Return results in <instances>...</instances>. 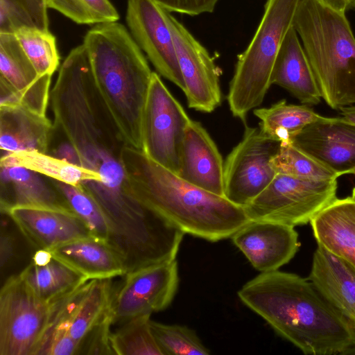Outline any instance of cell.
Returning a JSON list of instances; mask_svg holds the SVG:
<instances>
[{"mask_svg":"<svg viewBox=\"0 0 355 355\" xmlns=\"http://www.w3.org/2000/svg\"><path fill=\"white\" fill-rule=\"evenodd\" d=\"M240 300L306 354H355V326L308 279L261 272L238 291Z\"/></svg>","mask_w":355,"mask_h":355,"instance_id":"6da1fadb","label":"cell"},{"mask_svg":"<svg viewBox=\"0 0 355 355\" xmlns=\"http://www.w3.org/2000/svg\"><path fill=\"white\" fill-rule=\"evenodd\" d=\"M120 161L125 191L184 234L215 242L250 220L243 207L188 182L140 150L124 146Z\"/></svg>","mask_w":355,"mask_h":355,"instance_id":"7a4b0ae2","label":"cell"},{"mask_svg":"<svg viewBox=\"0 0 355 355\" xmlns=\"http://www.w3.org/2000/svg\"><path fill=\"white\" fill-rule=\"evenodd\" d=\"M50 101L53 128L75 150L77 165L98 172L107 157L120 158L126 144L98 90L83 44L63 61Z\"/></svg>","mask_w":355,"mask_h":355,"instance_id":"3957f363","label":"cell"},{"mask_svg":"<svg viewBox=\"0 0 355 355\" xmlns=\"http://www.w3.org/2000/svg\"><path fill=\"white\" fill-rule=\"evenodd\" d=\"M83 44L98 90L126 146L142 151V118L153 71L141 48L117 21L95 24Z\"/></svg>","mask_w":355,"mask_h":355,"instance_id":"277c9868","label":"cell"},{"mask_svg":"<svg viewBox=\"0 0 355 355\" xmlns=\"http://www.w3.org/2000/svg\"><path fill=\"white\" fill-rule=\"evenodd\" d=\"M293 26L320 95L334 110L355 105V37L345 14L320 0H300Z\"/></svg>","mask_w":355,"mask_h":355,"instance_id":"5b68a950","label":"cell"},{"mask_svg":"<svg viewBox=\"0 0 355 355\" xmlns=\"http://www.w3.org/2000/svg\"><path fill=\"white\" fill-rule=\"evenodd\" d=\"M300 0H267L259 25L246 49L238 56L227 102L234 117L245 121L260 106L272 84V73L282 42Z\"/></svg>","mask_w":355,"mask_h":355,"instance_id":"8992f818","label":"cell"},{"mask_svg":"<svg viewBox=\"0 0 355 355\" xmlns=\"http://www.w3.org/2000/svg\"><path fill=\"white\" fill-rule=\"evenodd\" d=\"M337 179L306 180L277 173L270 184L243 208L250 220L293 227L304 225L336 199Z\"/></svg>","mask_w":355,"mask_h":355,"instance_id":"52a82bcc","label":"cell"},{"mask_svg":"<svg viewBox=\"0 0 355 355\" xmlns=\"http://www.w3.org/2000/svg\"><path fill=\"white\" fill-rule=\"evenodd\" d=\"M50 317V302L19 274L8 277L0 291V355H37Z\"/></svg>","mask_w":355,"mask_h":355,"instance_id":"ba28073f","label":"cell"},{"mask_svg":"<svg viewBox=\"0 0 355 355\" xmlns=\"http://www.w3.org/2000/svg\"><path fill=\"white\" fill-rule=\"evenodd\" d=\"M191 119L182 105L153 72L142 118V151L179 175L187 128Z\"/></svg>","mask_w":355,"mask_h":355,"instance_id":"9c48e42d","label":"cell"},{"mask_svg":"<svg viewBox=\"0 0 355 355\" xmlns=\"http://www.w3.org/2000/svg\"><path fill=\"white\" fill-rule=\"evenodd\" d=\"M280 144L259 127L245 125L242 139L224 162L225 198L244 207L259 195L277 175L270 161Z\"/></svg>","mask_w":355,"mask_h":355,"instance_id":"30bf717a","label":"cell"},{"mask_svg":"<svg viewBox=\"0 0 355 355\" xmlns=\"http://www.w3.org/2000/svg\"><path fill=\"white\" fill-rule=\"evenodd\" d=\"M124 276L117 288L114 287L111 301L113 324L166 309L177 293L180 281L176 259L139 267Z\"/></svg>","mask_w":355,"mask_h":355,"instance_id":"8fae6325","label":"cell"},{"mask_svg":"<svg viewBox=\"0 0 355 355\" xmlns=\"http://www.w3.org/2000/svg\"><path fill=\"white\" fill-rule=\"evenodd\" d=\"M188 106L210 113L222 102L220 73L207 49L178 19L167 12Z\"/></svg>","mask_w":355,"mask_h":355,"instance_id":"7c38bea8","label":"cell"},{"mask_svg":"<svg viewBox=\"0 0 355 355\" xmlns=\"http://www.w3.org/2000/svg\"><path fill=\"white\" fill-rule=\"evenodd\" d=\"M167 12L153 0H128L125 19L132 37L158 73L184 91Z\"/></svg>","mask_w":355,"mask_h":355,"instance_id":"4fadbf2b","label":"cell"},{"mask_svg":"<svg viewBox=\"0 0 355 355\" xmlns=\"http://www.w3.org/2000/svg\"><path fill=\"white\" fill-rule=\"evenodd\" d=\"M113 291L111 279H92L53 300L46 331L65 329L80 345L91 330L111 313Z\"/></svg>","mask_w":355,"mask_h":355,"instance_id":"5bb4252c","label":"cell"},{"mask_svg":"<svg viewBox=\"0 0 355 355\" xmlns=\"http://www.w3.org/2000/svg\"><path fill=\"white\" fill-rule=\"evenodd\" d=\"M230 238L261 272L277 270L293 259L300 246L294 227L266 220H250Z\"/></svg>","mask_w":355,"mask_h":355,"instance_id":"9a60e30c","label":"cell"},{"mask_svg":"<svg viewBox=\"0 0 355 355\" xmlns=\"http://www.w3.org/2000/svg\"><path fill=\"white\" fill-rule=\"evenodd\" d=\"M292 143L338 177L355 175V125L343 117H325L309 125Z\"/></svg>","mask_w":355,"mask_h":355,"instance_id":"2e32d148","label":"cell"},{"mask_svg":"<svg viewBox=\"0 0 355 355\" xmlns=\"http://www.w3.org/2000/svg\"><path fill=\"white\" fill-rule=\"evenodd\" d=\"M0 77L17 92L19 105L46 115L51 76H40L15 34L0 33Z\"/></svg>","mask_w":355,"mask_h":355,"instance_id":"e0dca14e","label":"cell"},{"mask_svg":"<svg viewBox=\"0 0 355 355\" xmlns=\"http://www.w3.org/2000/svg\"><path fill=\"white\" fill-rule=\"evenodd\" d=\"M26 239L37 250L53 247L90 236L83 221L73 212L14 207L6 214Z\"/></svg>","mask_w":355,"mask_h":355,"instance_id":"ac0fdd59","label":"cell"},{"mask_svg":"<svg viewBox=\"0 0 355 355\" xmlns=\"http://www.w3.org/2000/svg\"><path fill=\"white\" fill-rule=\"evenodd\" d=\"M0 178L1 214L14 207L73 212L52 179L41 173L18 166H1Z\"/></svg>","mask_w":355,"mask_h":355,"instance_id":"d6986e66","label":"cell"},{"mask_svg":"<svg viewBox=\"0 0 355 355\" xmlns=\"http://www.w3.org/2000/svg\"><path fill=\"white\" fill-rule=\"evenodd\" d=\"M178 175L200 189L225 197L222 156L206 129L192 119L185 133Z\"/></svg>","mask_w":355,"mask_h":355,"instance_id":"ffe728a7","label":"cell"},{"mask_svg":"<svg viewBox=\"0 0 355 355\" xmlns=\"http://www.w3.org/2000/svg\"><path fill=\"white\" fill-rule=\"evenodd\" d=\"M53 258L87 280L112 279L128 272L122 255L107 241L92 236L64 243L49 250Z\"/></svg>","mask_w":355,"mask_h":355,"instance_id":"44dd1931","label":"cell"},{"mask_svg":"<svg viewBox=\"0 0 355 355\" xmlns=\"http://www.w3.org/2000/svg\"><path fill=\"white\" fill-rule=\"evenodd\" d=\"M308 280L355 326V269L352 266L318 245Z\"/></svg>","mask_w":355,"mask_h":355,"instance_id":"7402d4cb","label":"cell"},{"mask_svg":"<svg viewBox=\"0 0 355 355\" xmlns=\"http://www.w3.org/2000/svg\"><path fill=\"white\" fill-rule=\"evenodd\" d=\"M53 130L46 115L20 105H0L1 155L21 151L49 153Z\"/></svg>","mask_w":355,"mask_h":355,"instance_id":"603a6c76","label":"cell"},{"mask_svg":"<svg viewBox=\"0 0 355 355\" xmlns=\"http://www.w3.org/2000/svg\"><path fill=\"white\" fill-rule=\"evenodd\" d=\"M272 84L284 88L304 105H315L322 98L308 57L294 26L286 35L277 55Z\"/></svg>","mask_w":355,"mask_h":355,"instance_id":"cb8c5ba5","label":"cell"},{"mask_svg":"<svg viewBox=\"0 0 355 355\" xmlns=\"http://www.w3.org/2000/svg\"><path fill=\"white\" fill-rule=\"evenodd\" d=\"M310 223L318 245L355 269V200L335 199Z\"/></svg>","mask_w":355,"mask_h":355,"instance_id":"d4e9b609","label":"cell"},{"mask_svg":"<svg viewBox=\"0 0 355 355\" xmlns=\"http://www.w3.org/2000/svg\"><path fill=\"white\" fill-rule=\"evenodd\" d=\"M253 112L260 120L261 130L282 144L291 143L304 128L325 118L307 105L288 104L284 99L268 107L256 108Z\"/></svg>","mask_w":355,"mask_h":355,"instance_id":"484cf974","label":"cell"},{"mask_svg":"<svg viewBox=\"0 0 355 355\" xmlns=\"http://www.w3.org/2000/svg\"><path fill=\"white\" fill-rule=\"evenodd\" d=\"M24 167L51 179L78 186L88 180L103 182L98 172L87 169L49 153L21 151L1 155L0 166Z\"/></svg>","mask_w":355,"mask_h":355,"instance_id":"4316f807","label":"cell"},{"mask_svg":"<svg viewBox=\"0 0 355 355\" xmlns=\"http://www.w3.org/2000/svg\"><path fill=\"white\" fill-rule=\"evenodd\" d=\"M19 275L33 293L46 302L89 281L53 258L44 266H36L31 262Z\"/></svg>","mask_w":355,"mask_h":355,"instance_id":"83f0119b","label":"cell"},{"mask_svg":"<svg viewBox=\"0 0 355 355\" xmlns=\"http://www.w3.org/2000/svg\"><path fill=\"white\" fill-rule=\"evenodd\" d=\"M277 173L313 181L337 179L338 175L292 142L280 144L270 161Z\"/></svg>","mask_w":355,"mask_h":355,"instance_id":"f1b7e54d","label":"cell"},{"mask_svg":"<svg viewBox=\"0 0 355 355\" xmlns=\"http://www.w3.org/2000/svg\"><path fill=\"white\" fill-rule=\"evenodd\" d=\"M150 315L133 318L112 333L111 345L117 355H163L151 330Z\"/></svg>","mask_w":355,"mask_h":355,"instance_id":"f546056e","label":"cell"},{"mask_svg":"<svg viewBox=\"0 0 355 355\" xmlns=\"http://www.w3.org/2000/svg\"><path fill=\"white\" fill-rule=\"evenodd\" d=\"M52 180L66 198L72 211L85 225L90 236L110 242L111 232L108 221L95 200L80 184L75 186Z\"/></svg>","mask_w":355,"mask_h":355,"instance_id":"4dcf8cb0","label":"cell"},{"mask_svg":"<svg viewBox=\"0 0 355 355\" xmlns=\"http://www.w3.org/2000/svg\"><path fill=\"white\" fill-rule=\"evenodd\" d=\"M15 34L38 74L52 75L60 63L54 35L37 26L23 27Z\"/></svg>","mask_w":355,"mask_h":355,"instance_id":"1f68e13d","label":"cell"},{"mask_svg":"<svg viewBox=\"0 0 355 355\" xmlns=\"http://www.w3.org/2000/svg\"><path fill=\"white\" fill-rule=\"evenodd\" d=\"M153 336L163 355H207L209 349L196 332L186 326L167 324L150 320Z\"/></svg>","mask_w":355,"mask_h":355,"instance_id":"d6a6232c","label":"cell"},{"mask_svg":"<svg viewBox=\"0 0 355 355\" xmlns=\"http://www.w3.org/2000/svg\"><path fill=\"white\" fill-rule=\"evenodd\" d=\"M46 7L79 24L117 21L119 15L109 0H45Z\"/></svg>","mask_w":355,"mask_h":355,"instance_id":"836d02e7","label":"cell"},{"mask_svg":"<svg viewBox=\"0 0 355 355\" xmlns=\"http://www.w3.org/2000/svg\"><path fill=\"white\" fill-rule=\"evenodd\" d=\"M26 26H37L27 8L18 0H0V33L15 34Z\"/></svg>","mask_w":355,"mask_h":355,"instance_id":"e575fe53","label":"cell"},{"mask_svg":"<svg viewBox=\"0 0 355 355\" xmlns=\"http://www.w3.org/2000/svg\"><path fill=\"white\" fill-rule=\"evenodd\" d=\"M112 324L110 313L80 343L78 354H114L111 345Z\"/></svg>","mask_w":355,"mask_h":355,"instance_id":"d590c367","label":"cell"},{"mask_svg":"<svg viewBox=\"0 0 355 355\" xmlns=\"http://www.w3.org/2000/svg\"><path fill=\"white\" fill-rule=\"evenodd\" d=\"M168 12L189 15L211 12L219 0H153Z\"/></svg>","mask_w":355,"mask_h":355,"instance_id":"8d00e7d4","label":"cell"},{"mask_svg":"<svg viewBox=\"0 0 355 355\" xmlns=\"http://www.w3.org/2000/svg\"><path fill=\"white\" fill-rule=\"evenodd\" d=\"M0 236V268L1 275L16 257L15 239L2 220Z\"/></svg>","mask_w":355,"mask_h":355,"instance_id":"74e56055","label":"cell"},{"mask_svg":"<svg viewBox=\"0 0 355 355\" xmlns=\"http://www.w3.org/2000/svg\"><path fill=\"white\" fill-rule=\"evenodd\" d=\"M31 13L37 27L49 30V18L45 0H18Z\"/></svg>","mask_w":355,"mask_h":355,"instance_id":"f35d334b","label":"cell"},{"mask_svg":"<svg viewBox=\"0 0 355 355\" xmlns=\"http://www.w3.org/2000/svg\"><path fill=\"white\" fill-rule=\"evenodd\" d=\"M327 7L340 13L345 14L349 10L355 8V0H320Z\"/></svg>","mask_w":355,"mask_h":355,"instance_id":"ab89813d","label":"cell"},{"mask_svg":"<svg viewBox=\"0 0 355 355\" xmlns=\"http://www.w3.org/2000/svg\"><path fill=\"white\" fill-rule=\"evenodd\" d=\"M53 259L51 252L47 249H38L33 257L32 262L39 266L49 264Z\"/></svg>","mask_w":355,"mask_h":355,"instance_id":"60d3db41","label":"cell"},{"mask_svg":"<svg viewBox=\"0 0 355 355\" xmlns=\"http://www.w3.org/2000/svg\"><path fill=\"white\" fill-rule=\"evenodd\" d=\"M339 111L342 116L341 117L355 125V105L343 107Z\"/></svg>","mask_w":355,"mask_h":355,"instance_id":"b9f144b4","label":"cell"},{"mask_svg":"<svg viewBox=\"0 0 355 355\" xmlns=\"http://www.w3.org/2000/svg\"><path fill=\"white\" fill-rule=\"evenodd\" d=\"M352 197L353 199L355 200V187L352 190Z\"/></svg>","mask_w":355,"mask_h":355,"instance_id":"7bdbcfd3","label":"cell"}]
</instances>
